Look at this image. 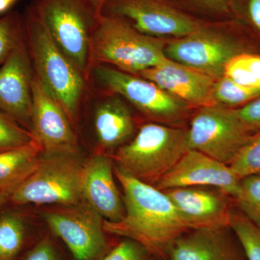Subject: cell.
Wrapping results in <instances>:
<instances>
[{"label": "cell", "instance_id": "obj_34", "mask_svg": "<svg viewBox=\"0 0 260 260\" xmlns=\"http://www.w3.org/2000/svg\"><path fill=\"white\" fill-rule=\"evenodd\" d=\"M86 1L102 13L103 7L111 0H86Z\"/></svg>", "mask_w": 260, "mask_h": 260}, {"label": "cell", "instance_id": "obj_17", "mask_svg": "<svg viewBox=\"0 0 260 260\" xmlns=\"http://www.w3.org/2000/svg\"><path fill=\"white\" fill-rule=\"evenodd\" d=\"M190 230L178 237L167 251L170 260H247L237 237L229 229Z\"/></svg>", "mask_w": 260, "mask_h": 260}, {"label": "cell", "instance_id": "obj_14", "mask_svg": "<svg viewBox=\"0 0 260 260\" xmlns=\"http://www.w3.org/2000/svg\"><path fill=\"white\" fill-rule=\"evenodd\" d=\"M34 78L25 39L0 66V110L30 131Z\"/></svg>", "mask_w": 260, "mask_h": 260}, {"label": "cell", "instance_id": "obj_11", "mask_svg": "<svg viewBox=\"0 0 260 260\" xmlns=\"http://www.w3.org/2000/svg\"><path fill=\"white\" fill-rule=\"evenodd\" d=\"M102 14L121 18L145 35L167 40L185 37L204 20L169 0H111L103 7Z\"/></svg>", "mask_w": 260, "mask_h": 260}, {"label": "cell", "instance_id": "obj_24", "mask_svg": "<svg viewBox=\"0 0 260 260\" xmlns=\"http://www.w3.org/2000/svg\"><path fill=\"white\" fill-rule=\"evenodd\" d=\"M188 14L200 20L219 21L232 19L230 0H169Z\"/></svg>", "mask_w": 260, "mask_h": 260}, {"label": "cell", "instance_id": "obj_6", "mask_svg": "<svg viewBox=\"0 0 260 260\" xmlns=\"http://www.w3.org/2000/svg\"><path fill=\"white\" fill-rule=\"evenodd\" d=\"M89 80H93V85L101 91L116 94L124 99L152 122L187 127L195 110L153 82L107 65L92 64Z\"/></svg>", "mask_w": 260, "mask_h": 260}, {"label": "cell", "instance_id": "obj_27", "mask_svg": "<svg viewBox=\"0 0 260 260\" xmlns=\"http://www.w3.org/2000/svg\"><path fill=\"white\" fill-rule=\"evenodd\" d=\"M230 229L242 245L247 260H260V229L243 214L232 213Z\"/></svg>", "mask_w": 260, "mask_h": 260}, {"label": "cell", "instance_id": "obj_5", "mask_svg": "<svg viewBox=\"0 0 260 260\" xmlns=\"http://www.w3.org/2000/svg\"><path fill=\"white\" fill-rule=\"evenodd\" d=\"M168 41L145 35L121 18L102 14L92 35L91 64L138 75L167 60Z\"/></svg>", "mask_w": 260, "mask_h": 260}, {"label": "cell", "instance_id": "obj_20", "mask_svg": "<svg viewBox=\"0 0 260 260\" xmlns=\"http://www.w3.org/2000/svg\"><path fill=\"white\" fill-rule=\"evenodd\" d=\"M43 154L37 140L0 152V192L10 195L37 169Z\"/></svg>", "mask_w": 260, "mask_h": 260}, {"label": "cell", "instance_id": "obj_33", "mask_svg": "<svg viewBox=\"0 0 260 260\" xmlns=\"http://www.w3.org/2000/svg\"><path fill=\"white\" fill-rule=\"evenodd\" d=\"M25 260H60V258L51 239L46 237L32 248Z\"/></svg>", "mask_w": 260, "mask_h": 260}, {"label": "cell", "instance_id": "obj_32", "mask_svg": "<svg viewBox=\"0 0 260 260\" xmlns=\"http://www.w3.org/2000/svg\"><path fill=\"white\" fill-rule=\"evenodd\" d=\"M238 117L246 129L251 135L260 132V95L238 109Z\"/></svg>", "mask_w": 260, "mask_h": 260}, {"label": "cell", "instance_id": "obj_12", "mask_svg": "<svg viewBox=\"0 0 260 260\" xmlns=\"http://www.w3.org/2000/svg\"><path fill=\"white\" fill-rule=\"evenodd\" d=\"M30 132L44 154L79 151L69 116L35 74L32 80Z\"/></svg>", "mask_w": 260, "mask_h": 260}, {"label": "cell", "instance_id": "obj_21", "mask_svg": "<svg viewBox=\"0 0 260 260\" xmlns=\"http://www.w3.org/2000/svg\"><path fill=\"white\" fill-rule=\"evenodd\" d=\"M223 75L239 85L260 89V52L234 56L224 67Z\"/></svg>", "mask_w": 260, "mask_h": 260}, {"label": "cell", "instance_id": "obj_1", "mask_svg": "<svg viewBox=\"0 0 260 260\" xmlns=\"http://www.w3.org/2000/svg\"><path fill=\"white\" fill-rule=\"evenodd\" d=\"M123 190L124 215L119 221L104 220L107 234L131 239L155 258L166 259L178 237L189 232L177 208L164 191L130 177L114 166Z\"/></svg>", "mask_w": 260, "mask_h": 260}, {"label": "cell", "instance_id": "obj_10", "mask_svg": "<svg viewBox=\"0 0 260 260\" xmlns=\"http://www.w3.org/2000/svg\"><path fill=\"white\" fill-rule=\"evenodd\" d=\"M42 216L77 260H96L106 252L104 219L85 200L75 204L53 205L43 211Z\"/></svg>", "mask_w": 260, "mask_h": 260}, {"label": "cell", "instance_id": "obj_7", "mask_svg": "<svg viewBox=\"0 0 260 260\" xmlns=\"http://www.w3.org/2000/svg\"><path fill=\"white\" fill-rule=\"evenodd\" d=\"M51 39L88 80L94 28L102 13L86 0H32Z\"/></svg>", "mask_w": 260, "mask_h": 260}, {"label": "cell", "instance_id": "obj_25", "mask_svg": "<svg viewBox=\"0 0 260 260\" xmlns=\"http://www.w3.org/2000/svg\"><path fill=\"white\" fill-rule=\"evenodd\" d=\"M24 39L23 15L12 11L0 18V66Z\"/></svg>", "mask_w": 260, "mask_h": 260}, {"label": "cell", "instance_id": "obj_9", "mask_svg": "<svg viewBox=\"0 0 260 260\" xmlns=\"http://www.w3.org/2000/svg\"><path fill=\"white\" fill-rule=\"evenodd\" d=\"M235 109L210 106L195 109L187 126L188 150L229 165L251 137Z\"/></svg>", "mask_w": 260, "mask_h": 260}, {"label": "cell", "instance_id": "obj_4", "mask_svg": "<svg viewBox=\"0 0 260 260\" xmlns=\"http://www.w3.org/2000/svg\"><path fill=\"white\" fill-rule=\"evenodd\" d=\"M186 133L187 127L148 121L110 156L121 172L155 186L189 150Z\"/></svg>", "mask_w": 260, "mask_h": 260}, {"label": "cell", "instance_id": "obj_28", "mask_svg": "<svg viewBox=\"0 0 260 260\" xmlns=\"http://www.w3.org/2000/svg\"><path fill=\"white\" fill-rule=\"evenodd\" d=\"M229 166L240 179L260 175V132L251 135Z\"/></svg>", "mask_w": 260, "mask_h": 260}, {"label": "cell", "instance_id": "obj_15", "mask_svg": "<svg viewBox=\"0 0 260 260\" xmlns=\"http://www.w3.org/2000/svg\"><path fill=\"white\" fill-rule=\"evenodd\" d=\"M240 181L228 164L189 150L154 186L161 191L184 186H213L234 199L239 194Z\"/></svg>", "mask_w": 260, "mask_h": 260}, {"label": "cell", "instance_id": "obj_36", "mask_svg": "<svg viewBox=\"0 0 260 260\" xmlns=\"http://www.w3.org/2000/svg\"><path fill=\"white\" fill-rule=\"evenodd\" d=\"M10 195L0 192V208L9 201Z\"/></svg>", "mask_w": 260, "mask_h": 260}, {"label": "cell", "instance_id": "obj_2", "mask_svg": "<svg viewBox=\"0 0 260 260\" xmlns=\"http://www.w3.org/2000/svg\"><path fill=\"white\" fill-rule=\"evenodd\" d=\"M260 52V42L234 20H203L185 37L168 41V59L200 70L215 79L238 54Z\"/></svg>", "mask_w": 260, "mask_h": 260}, {"label": "cell", "instance_id": "obj_29", "mask_svg": "<svg viewBox=\"0 0 260 260\" xmlns=\"http://www.w3.org/2000/svg\"><path fill=\"white\" fill-rule=\"evenodd\" d=\"M34 140L30 130L0 110V152L25 146Z\"/></svg>", "mask_w": 260, "mask_h": 260}, {"label": "cell", "instance_id": "obj_30", "mask_svg": "<svg viewBox=\"0 0 260 260\" xmlns=\"http://www.w3.org/2000/svg\"><path fill=\"white\" fill-rule=\"evenodd\" d=\"M232 19L260 42V0H230Z\"/></svg>", "mask_w": 260, "mask_h": 260}, {"label": "cell", "instance_id": "obj_26", "mask_svg": "<svg viewBox=\"0 0 260 260\" xmlns=\"http://www.w3.org/2000/svg\"><path fill=\"white\" fill-rule=\"evenodd\" d=\"M234 200L243 215L260 229V175L241 179L239 192Z\"/></svg>", "mask_w": 260, "mask_h": 260}, {"label": "cell", "instance_id": "obj_31", "mask_svg": "<svg viewBox=\"0 0 260 260\" xmlns=\"http://www.w3.org/2000/svg\"><path fill=\"white\" fill-rule=\"evenodd\" d=\"M155 256L139 243L125 239L101 260H154Z\"/></svg>", "mask_w": 260, "mask_h": 260}, {"label": "cell", "instance_id": "obj_3", "mask_svg": "<svg viewBox=\"0 0 260 260\" xmlns=\"http://www.w3.org/2000/svg\"><path fill=\"white\" fill-rule=\"evenodd\" d=\"M25 39L34 74L64 109L74 124L88 80L51 39L30 7L23 14Z\"/></svg>", "mask_w": 260, "mask_h": 260}, {"label": "cell", "instance_id": "obj_22", "mask_svg": "<svg viewBox=\"0 0 260 260\" xmlns=\"http://www.w3.org/2000/svg\"><path fill=\"white\" fill-rule=\"evenodd\" d=\"M260 95V89L239 85L225 76L215 80L213 85L214 106L238 109Z\"/></svg>", "mask_w": 260, "mask_h": 260}, {"label": "cell", "instance_id": "obj_19", "mask_svg": "<svg viewBox=\"0 0 260 260\" xmlns=\"http://www.w3.org/2000/svg\"><path fill=\"white\" fill-rule=\"evenodd\" d=\"M94 111L93 126L97 153L112 155L136 133V122L130 105L116 94L101 91Z\"/></svg>", "mask_w": 260, "mask_h": 260}, {"label": "cell", "instance_id": "obj_35", "mask_svg": "<svg viewBox=\"0 0 260 260\" xmlns=\"http://www.w3.org/2000/svg\"><path fill=\"white\" fill-rule=\"evenodd\" d=\"M16 0H0V13H5L10 9Z\"/></svg>", "mask_w": 260, "mask_h": 260}, {"label": "cell", "instance_id": "obj_18", "mask_svg": "<svg viewBox=\"0 0 260 260\" xmlns=\"http://www.w3.org/2000/svg\"><path fill=\"white\" fill-rule=\"evenodd\" d=\"M114 162L110 155L96 153L85 161L84 200L109 221L124 217L122 198L114 181Z\"/></svg>", "mask_w": 260, "mask_h": 260}, {"label": "cell", "instance_id": "obj_13", "mask_svg": "<svg viewBox=\"0 0 260 260\" xmlns=\"http://www.w3.org/2000/svg\"><path fill=\"white\" fill-rule=\"evenodd\" d=\"M190 230L230 228L234 198L213 186H184L164 190Z\"/></svg>", "mask_w": 260, "mask_h": 260}, {"label": "cell", "instance_id": "obj_16", "mask_svg": "<svg viewBox=\"0 0 260 260\" xmlns=\"http://www.w3.org/2000/svg\"><path fill=\"white\" fill-rule=\"evenodd\" d=\"M138 75L193 109L214 106L213 90L216 79L200 70L167 59Z\"/></svg>", "mask_w": 260, "mask_h": 260}, {"label": "cell", "instance_id": "obj_23", "mask_svg": "<svg viewBox=\"0 0 260 260\" xmlns=\"http://www.w3.org/2000/svg\"><path fill=\"white\" fill-rule=\"evenodd\" d=\"M25 225L13 213L0 218V260H13L21 250L25 239Z\"/></svg>", "mask_w": 260, "mask_h": 260}, {"label": "cell", "instance_id": "obj_8", "mask_svg": "<svg viewBox=\"0 0 260 260\" xmlns=\"http://www.w3.org/2000/svg\"><path fill=\"white\" fill-rule=\"evenodd\" d=\"M85 161L79 151L42 154L32 174L10 195L15 205H67L84 200Z\"/></svg>", "mask_w": 260, "mask_h": 260}]
</instances>
